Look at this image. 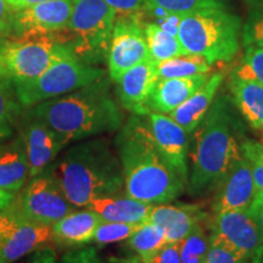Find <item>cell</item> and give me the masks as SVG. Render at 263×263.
<instances>
[{
  "mask_svg": "<svg viewBox=\"0 0 263 263\" xmlns=\"http://www.w3.org/2000/svg\"><path fill=\"white\" fill-rule=\"evenodd\" d=\"M127 196L147 203H168L184 190V180L157 149L145 121L132 117L117 136Z\"/></svg>",
  "mask_w": 263,
  "mask_h": 263,
  "instance_id": "obj_1",
  "label": "cell"
},
{
  "mask_svg": "<svg viewBox=\"0 0 263 263\" xmlns=\"http://www.w3.org/2000/svg\"><path fill=\"white\" fill-rule=\"evenodd\" d=\"M31 115L47 124L62 145L116 130L122 126L123 120L103 80L34 105Z\"/></svg>",
  "mask_w": 263,
  "mask_h": 263,
  "instance_id": "obj_2",
  "label": "cell"
},
{
  "mask_svg": "<svg viewBox=\"0 0 263 263\" xmlns=\"http://www.w3.org/2000/svg\"><path fill=\"white\" fill-rule=\"evenodd\" d=\"M72 206L87 207L95 199L116 196L124 188L123 172L105 140H90L71 147L52 173Z\"/></svg>",
  "mask_w": 263,
  "mask_h": 263,
  "instance_id": "obj_3",
  "label": "cell"
},
{
  "mask_svg": "<svg viewBox=\"0 0 263 263\" xmlns=\"http://www.w3.org/2000/svg\"><path fill=\"white\" fill-rule=\"evenodd\" d=\"M235 121L228 104L219 100L210 107L194 133L193 168L189 190L199 195L218 186L234 163L241 157L235 136Z\"/></svg>",
  "mask_w": 263,
  "mask_h": 263,
  "instance_id": "obj_4",
  "label": "cell"
},
{
  "mask_svg": "<svg viewBox=\"0 0 263 263\" xmlns=\"http://www.w3.org/2000/svg\"><path fill=\"white\" fill-rule=\"evenodd\" d=\"M241 22L223 8L180 15L177 37L186 54L200 55L210 64L230 61L239 50Z\"/></svg>",
  "mask_w": 263,
  "mask_h": 263,
  "instance_id": "obj_5",
  "label": "cell"
},
{
  "mask_svg": "<svg viewBox=\"0 0 263 263\" xmlns=\"http://www.w3.org/2000/svg\"><path fill=\"white\" fill-rule=\"evenodd\" d=\"M116 14L105 0H74L67 26L66 43L85 64H95L106 57Z\"/></svg>",
  "mask_w": 263,
  "mask_h": 263,
  "instance_id": "obj_6",
  "label": "cell"
},
{
  "mask_svg": "<svg viewBox=\"0 0 263 263\" xmlns=\"http://www.w3.org/2000/svg\"><path fill=\"white\" fill-rule=\"evenodd\" d=\"M103 70L80 60L68 48L37 78L15 82L16 97L22 106H34L103 80Z\"/></svg>",
  "mask_w": 263,
  "mask_h": 263,
  "instance_id": "obj_7",
  "label": "cell"
},
{
  "mask_svg": "<svg viewBox=\"0 0 263 263\" xmlns=\"http://www.w3.org/2000/svg\"><path fill=\"white\" fill-rule=\"evenodd\" d=\"M68 47L52 35L21 37L0 45V80L31 81L41 76Z\"/></svg>",
  "mask_w": 263,
  "mask_h": 263,
  "instance_id": "obj_8",
  "label": "cell"
},
{
  "mask_svg": "<svg viewBox=\"0 0 263 263\" xmlns=\"http://www.w3.org/2000/svg\"><path fill=\"white\" fill-rule=\"evenodd\" d=\"M10 209L38 224L51 227L65 216L73 211L70 201L66 199L62 190L52 176L33 177L31 183Z\"/></svg>",
  "mask_w": 263,
  "mask_h": 263,
  "instance_id": "obj_9",
  "label": "cell"
},
{
  "mask_svg": "<svg viewBox=\"0 0 263 263\" xmlns=\"http://www.w3.org/2000/svg\"><path fill=\"white\" fill-rule=\"evenodd\" d=\"M117 18L107 51L108 73L115 82L129 68L151 59L145 25L141 24L140 16L132 15Z\"/></svg>",
  "mask_w": 263,
  "mask_h": 263,
  "instance_id": "obj_10",
  "label": "cell"
},
{
  "mask_svg": "<svg viewBox=\"0 0 263 263\" xmlns=\"http://www.w3.org/2000/svg\"><path fill=\"white\" fill-rule=\"evenodd\" d=\"M210 244L223 246L249 259L263 245V236L248 210L216 213L211 222Z\"/></svg>",
  "mask_w": 263,
  "mask_h": 263,
  "instance_id": "obj_11",
  "label": "cell"
},
{
  "mask_svg": "<svg viewBox=\"0 0 263 263\" xmlns=\"http://www.w3.org/2000/svg\"><path fill=\"white\" fill-rule=\"evenodd\" d=\"M74 0H49L15 11L12 34L43 37L62 32L70 21Z\"/></svg>",
  "mask_w": 263,
  "mask_h": 263,
  "instance_id": "obj_12",
  "label": "cell"
},
{
  "mask_svg": "<svg viewBox=\"0 0 263 263\" xmlns=\"http://www.w3.org/2000/svg\"><path fill=\"white\" fill-rule=\"evenodd\" d=\"M147 127L154 138L157 149L162 154L174 171L184 182L188 176L186 168V150L188 133L170 116L160 112L147 114Z\"/></svg>",
  "mask_w": 263,
  "mask_h": 263,
  "instance_id": "obj_13",
  "label": "cell"
},
{
  "mask_svg": "<svg viewBox=\"0 0 263 263\" xmlns=\"http://www.w3.org/2000/svg\"><path fill=\"white\" fill-rule=\"evenodd\" d=\"M257 192L251 166L244 155L236 161L232 170L218 184L212 210L216 213L235 210H248Z\"/></svg>",
  "mask_w": 263,
  "mask_h": 263,
  "instance_id": "obj_14",
  "label": "cell"
},
{
  "mask_svg": "<svg viewBox=\"0 0 263 263\" xmlns=\"http://www.w3.org/2000/svg\"><path fill=\"white\" fill-rule=\"evenodd\" d=\"M159 80L157 62L153 59L124 72L116 81L118 97L123 107L137 116H145L149 114L147 100Z\"/></svg>",
  "mask_w": 263,
  "mask_h": 263,
  "instance_id": "obj_15",
  "label": "cell"
},
{
  "mask_svg": "<svg viewBox=\"0 0 263 263\" xmlns=\"http://www.w3.org/2000/svg\"><path fill=\"white\" fill-rule=\"evenodd\" d=\"M206 216V212L195 205L161 203L153 206L147 221L163 230L167 242H177L190 234L195 227L201 224Z\"/></svg>",
  "mask_w": 263,
  "mask_h": 263,
  "instance_id": "obj_16",
  "label": "cell"
},
{
  "mask_svg": "<svg viewBox=\"0 0 263 263\" xmlns=\"http://www.w3.org/2000/svg\"><path fill=\"white\" fill-rule=\"evenodd\" d=\"M22 143L29 164V177L32 178L41 174L64 146L54 132L34 117L22 132Z\"/></svg>",
  "mask_w": 263,
  "mask_h": 263,
  "instance_id": "obj_17",
  "label": "cell"
},
{
  "mask_svg": "<svg viewBox=\"0 0 263 263\" xmlns=\"http://www.w3.org/2000/svg\"><path fill=\"white\" fill-rule=\"evenodd\" d=\"M209 78L207 73L182 78H160L151 91L147 107L160 114L172 112L199 90Z\"/></svg>",
  "mask_w": 263,
  "mask_h": 263,
  "instance_id": "obj_18",
  "label": "cell"
},
{
  "mask_svg": "<svg viewBox=\"0 0 263 263\" xmlns=\"http://www.w3.org/2000/svg\"><path fill=\"white\" fill-rule=\"evenodd\" d=\"M14 215L17 217V227L11 235L0 241V263H14L52 239L51 227L38 224L16 212Z\"/></svg>",
  "mask_w": 263,
  "mask_h": 263,
  "instance_id": "obj_19",
  "label": "cell"
},
{
  "mask_svg": "<svg viewBox=\"0 0 263 263\" xmlns=\"http://www.w3.org/2000/svg\"><path fill=\"white\" fill-rule=\"evenodd\" d=\"M222 81V73L212 74L199 90L186 99L176 110L170 112V117L176 121L188 134L194 133L195 128L209 112Z\"/></svg>",
  "mask_w": 263,
  "mask_h": 263,
  "instance_id": "obj_20",
  "label": "cell"
},
{
  "mask_svg": "<svg viewBox=\"0 0 263 263\" xmlns=\"http://www.w3.org/2000/svg\"><path fill=\"white\" fill-rule=\"evenodd\" d=\"M103 221L100 215L89 209L72 211L51 226V238L65 245L87 244L93 240L95 230Z\"/></svg>",
  "mask_w": 263,
  "mask_h": 263,
  "instance_id": "obj_21",
  "label": "cell"
},
{
  "mask_svg": "<svg viewBox=\"0 0 263 263\" xmlns=\"http://www.w3.org/2000/svg\"><path fill=\"white\" fill-rule=\"evenodd\" d=\"M153 206V203L139 201L129 196H107L93 200L87 209L100 215L104 221L143 223L149 218Z\"/></svg>",
  "mask_w": 263,
  "mask_h": 263,
  "instance_id": "obj_22",
  "label": "cell"
},
{
  "mask_svg": "<svg viewBox=\"0 0 263 263\" xmlns=\"http://www.w3.org/2000/svg\"><path fill=\"white\" fill-rule=\"evenodd\" d=\"M29 177V164L24 143L0 146V190L15 195Z\"/></svg>",
  "mask_w": 263,
  "mask_h": 263,
  "instance_id": "obj_23",
  "label": "cell"
},
{
  "mask_svg": "<svg viewBox=\"0 0 263 263\" xmlns=\"http://www.w3.org/2000/svg\"><path fill=\"white\" fill-rule=\"evenodd\" d=\"M230 89L236 107L248 123L255 129L263 132V84L233 74Z\"/></svg>",
  "mask_w": 263,
  "mask_h": 263,
  "instance_id": "obj_24",
  "label": "cell"
},
{
  "mask_svg": "<svg viewBox=\"0 0 263 263\" xmlns=\"http://www.w3.org/2000/svg\"><path fill=\"white\" fill-rule=\"evenodd\" d=\"M145 35L150 57L154 61L161 62L180 55H188L180 45L178 37L164 31L160 24L145 25Z\"/></svg>",
  "mask_w": 263,
  "mask_h": 263,
  "instance_id": "obj_25",
  "label": "cell"
},
{
  "mask_svg": "<svg viewBox=\"0 0 263 263\" xmlns=\"http://www.w3.org/2000/svg\"><path fill=\"white\" fill-rule=\"evenodd\" d=\"M128 244L141 262L147 263L167 244V238L159 226L146 221L130 236Z\"/></svg>",
  "mask_w": 263,
  "mask_h": 263,
  "instance_id": "obj_26",
  "label": "cell"
},
{
  "mask_svg": "<svg viewBox=\"0 0 263 263\" xmlns=\"http://www.w3.org/2000/svg\"><path fill=\"white\" fill-rule=\"evenodd\" d=\"M160 78H182L209 73L211 64L200 55H180L168 60L157 62Z\"/></svg>",
  "mask_w": 263,
  "mask_h": 263,
  "instance_id": "obj_27",
  "label": "cell"
},
{
  "mask_svg": "<svg viewBox=\"0 0 263 263\" xmlns=\"http://www.w3.org/2000/svg\"><path fill=\"white\" fill-rule=\"evenodd\" d=\"M21 106L16 97L14 82L0 80V141L11 134Z\"/></svg>",
  "mask_w": 263,
  "mask_h": 263,
  "instance_id": "obj_28",
  "label": "cell"
},
{
  "mask_svg": "<svg viewBox=\"0 0 263 263\" xmlns=\"http://www.w3.org/2000/svg\"><path fill=\"white\" fill-rule=\"evenodd\" d=\"M178 246L182 263H205L210 249V239L200 224L185 238L179 240Z\"/></svg>",
  "mask_w": 263,
  "mask_h": 263,
  "instance_id": "obj_29",
  "label": "cell"
},
{
  "mask_svg": "<svg viewBox=\"0 0 263 263\" xmlns=\"http://www.w3.org/2000/svg\"><path fill=\"white\" fill-rule=\"evenodd\" d=\"M151 10H160L166 15H184L203 9L223 8L221 0H145Z\"/></svg>",
  "mask_w": 263,
  "mask_h": 263,
  "instance_id": "obj_30",
  "label": "cell"
},
{
  "mask_svg": "<svg viewBox=\"0 0 263 263\" xmlns=\"http://www.w3.org/2000/svg\"><path fill=\"white\" fill-rule=\"evenodd\" d=\"M143 223H121V222H108L103 221L95 230L93 240L98 244H110V242L122 241L129 239Z\"/></svg>",
  "mask_w": 263,
  "mask_h": 263,
  "instance_id": "obj_31",
  "label": "cell"
},
{
  "mask_svg": "<svg viewBox=\"0 0 263 263\" xmlns=\"http://www.w3.org/2000/svg\"><path fill=\"white\" fill-rule=\"evenodd\" d=\"M234 76L263 84V49L246 47L244 62L236 68Z\"/></svg>",
  "mask_w": 263,
  "mask_h": 263,
  "instance_id": "obj_32",
  "label": "cell"
},
{
  "mask_svg": "<svg viewBox=\"0 0 263 263\" xmlns=\"http://www.w3.org/2000/svg\"><path fill=\"white\" fill-rule=\"evenodd\" d=\"M241 153L248 159L251 166L256 189L263 192V143L257 141H244L240 145Z\"/></svg>",
  "mask_w": 263,
  "mask_h": 263,
  "instance_id": "obj_33",
  "label": "cell"
},
{
  "mask_svg": "<svg viewBox=\"0 0 263 263\" xmlns=\"http://www.w3.org/2000/svg\"><path fill=\"white\" fill-rule=\"evenodd\" d=\"M242 44L245 47L263 49V8L252 12L245 24L242 29Z\"/></svg>",
  "mask_w": 263,
  "mask_h": 263,
  "instance_id": "obj_34",
  "label": "cell"
},
{
  "mask_svg": "<svg viewBox=\"0 0 263 263\" xmlns=\"http://www.w3.org/2000/svg\"><path fill=\"white\" fill-rule=\"evenodd\" d=\"M114 9L117 17L139 15L140 11L146 6L145 0H105Z\"/></svg>",
  "mask_w": 263,
  "mask_h": 263,
  "instance_id": "obj_35",
  "label": "cell"
},
{
  "mask_svg": "<svg viewBox=\"0 0 263 263\" xmlns=\"http://www.w3.org/2000/svg\"><path fill=\"white\" fill-rule=\"evenodd\" d=\"M205 263H248V259L240 257L223 246L210 244Z\"/></svg>",
  "mask_w": 263,
  "mask_h": 263,
  "instance_id": "obj_36",
  "label": "cell"
},
{
  "mask_svg": "<svg viewBox=\"0 0 263 263\" xmlns=\"http://www.w3.org/2000/svg\"><path fill=\"white\" fill-rule=\"evenodd\" d=\"M147 263H182L177 242H167Z\"/></svg>",
  "mask_w": 263,
  "mask_h": 263,
  "instance_id": "obj_37",
  "label": "cell"
},
{
  "mask_svg": "<svg viewBox=\"0 0 263 263\" xmlns=\"http://www.w3.org/2000/svg\"><path fill=\"white\" fill-rule=\"evenodd\" d=\"M15 11L6 0H0V35L12 34Z\"/></svg>",
  "mask_w": 263,
  "mask_h": 263,
  "instance_id": "obj_38",
  "label": "cell"
},
{
  "mask_svg": "<svg viewBox=\"0 0 263 263\" xmlns=\"http://www.w3.org/2000/svg\"><path fill=\"white\" fill-rule=\"evenodd\" d=\"M17 223V217L9 207L5 210L0 209V241L5 240L15 232Z\"/></svg>",
  "mask_w": 263,
  "mask_h": 263,
  "instance_id": "obj_39",
  "label": "cell"
},
{
  "mask_svg": "<svg viewBox=\"0 0 263 263\" xmlns=\"http://www.w3.org/2000/svg\"><path fill=\"white\" fill-rule=\"evenodd\" d=\"M248 212L256 222L263 236V192H259V190L256 192L254 199L248 207Z\"/></svg>",
  "mask_w": 263,
  "mask_h": 263,
  "instance_id": "obj_40",
  "label": "cell"
},
{
  "mask_svg": "<svg viewBox=\"0 0 263 263\" xmlns=\"http://www.w3.org/2000/svg\"><path fill=\"white\" fill-rule=\"evenodd\" d=\"M70 263H100L97 257V255L94 254V251H82L78 254L72 255L68 258Z\"/></svg>",
  "mask_w": 263,
  "mask_h": 263,
  "instance_id": "obj_41",
  "label": "cell"
},
{
  "mask_svg": "<svg viewBox=\"0 0 263 263\" xmlns=\"http://www.w3.org/2000/svg\"><path fill=\"white\" fill-rule=\"evenodd\" d=\"M6 2H8V4L11 6V8H14L15 10H18V9L27 8V6H31V5L39 4V3L49 2V0H6Z\"/></svg>",
  "mask_w": 263,
  "mask_h": 263,
  "instance_id": "obj_42",
  "label": "cell"
},
{
  "mask_svg": "<svg viewBox=\"0 0 263 263\" xmlns=\"http://www.w3.org/2000/svg\"><path fill=\"white\" fill-rule=\"evenodd\" d=\"M14 197L15 195H12V194H9L6 192H3V190H0V209L2 210L8 209L10 203L14 201Z\"/></svg>",
  "mask_w": 263,
  "mask_h": 263,
  "instance_id": "obj_43",
  "label": "cell"
},
{
  "mask_svg": "<svg viewBox=\"0 0 263 263\" xmlns=\"http://www.w3.org/2000/svg\"><path fill=\"white\" fill-rule=\"evenodd\" d=\"M252 263H263V245L252 256Z\"/></svg>",
  "mask_w": 263,
  "mask_h": 263,
  "instance_id": "obj_44",
  "label": "cell"
},
{
  "mask_svg": "<svg viewBox=\"0 0 263 263\" xmlns=\"http://www.w3.org/2000/svg\"><path fill=\"white\" fill-rule=\"evenodd\" d=\"M130 263H143V262H141V261H140V259H139V261H132Z\"/></svg>",
  "mask_w": 263,
  "mask_h": 263,
  "instance_id": "obj_45",
  "label": "cell"
}]
</instances>
